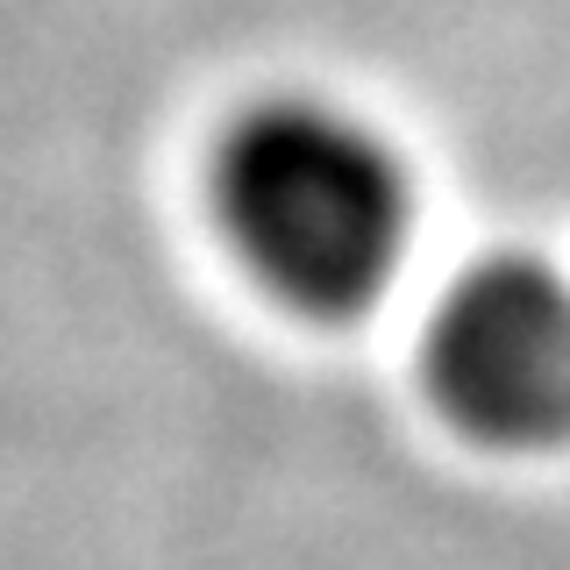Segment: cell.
Returning a JSON list of instances; mask_svg holds the SVG:
<instances>
[{
    "label": "cell",
    "instance_id": "6da1fadb",
    "mask_svg": "<svg viewBox=\"0 0 570 570\" xmlns=\"http://www.w3.org/2000/svg\"><path fill=\"white\" fill-rule=\"evenodd\" d=\"M214 214L236 257L307 314H356L406 257V165L328 100H257L214 150Z\"/></svg>",
    "mask_w": 570,
    "mask_h": 570
},
{
    "label": "cell",
    "instance_id": "7a4b0ae2",
    "mask_svg": "<svg viewBox=\"0 0 570 570\" xmlns=\"http://www.w3.org/2000/svg\"><path fill=\"white\" fill-rule=\"evenodd\" d=\"M428 379L485 442H570V278L542 257L471 264L428 321Z\"/></svg>",
    "mask_w": 570,
    "mask_h": 570
}]
</instances>
